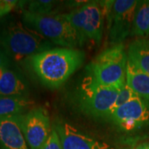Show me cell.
Wrapping results in <instances>:
<instances>
[{
  "label": "cell",
  "mask_w": 149,
  "mask_h": 149,
  "mask_svg": "<svg viewBox=\"0 0 149 149\" xmlns=\"http://www.w3.org/2000/svg\"><path fill=\"white\" fill-rule=\"evenodd\" d=\"M42 149H63L56 128H52L50 137L48 138L46 143L43 145Z\"/></svg>",
  "instance_id": "20"
},
{
  "label": "cell",
  "mask_w": 149,
  "mask_h": 149,
  "mask_svg": "<svg viewBox=\"0 0 149 149\" xmlns=\"http://www.w3.org/2000/svg\"><path fill=\"white\" fill-rule=\"evenodd\" d=\"M85 52L76 48L54 47L32 56L30 65L39 80L49 88H58L79 69Z\"/></svg>",
  "instance_id": "1"
},
{
  "label": "cell",
  "mask_w": 149,
  "mask_h": 149,
  "mask_svg": "<svg viewBox=\"0 0 149 149\" xmlns=\"http://www.w3.org/2000/svg\"><path fill=\"white\" fill-rule=\"evenodd\" d=\"M138 2L136 0L103 2L108 23V39L111 47L123 44L131 35Z\"/></svg>",
  "instance_id": "7"
},
{
  "label": "cell",
  "mask_w": 149,
  "mask_h": 149,
  "mask_svg": "<svg viewBox=\"0 0 149 149\" xmlns=\"http://www.w3.org/2000/svg\"><path fill=\"white\" fill-rule=\"evenodd\" d=\"M63 149H115L105 142L91 138L68 123L56 127Z\"/></svg>",
  "instance_id": "10"
},
{
  "label": "cell",
  "mask_w": 149,
  "mask_h": 149,
  "mask_svg": "<svg viewBox=\"0 0 149 149\" xmlns=\"http://www.w3.org/2000/svg\"><path fill=\"white\" fill-rule=\"evenodd\" d=\"M19 116L0 118V149H30L20 128Z\"/></svg>",
  "instance_id": "11"
},
{
  "label": "cell",
  "mask_w": 149,
  "mask_h": 149,
  "mask_svg": "<svg viewBox=\"0 0 149 149\" xmlns=\"http://www.w3.org/2000/svg\"><path fill=\"white\" fill-rule=\"evenodd\" d=\"M35 102L29 98L0 96V118L19 116L32 109Z\"/></svg>",
  "instance_id": "15"
},
{
  "label": "cell",
  "mask_w": 149,
  "mask_h": 149,
  "mask_svg": "<svg viewBox=\"0 0 149 149\" xmlns=\"http://www.w3.org/2000/svg\"><path fill=\"white\" fill-rule=\"evenodd\" d=\"M19 124L30 149H42L52 131L47 110L42 107L20 115Z\"/></svg>",
  "instance_id": "8"
},
{
  "label": "cell",
  "mask_w": 149,
  "mask_h": 149,
  "mask_svg": "<svg viewBox=\"0 0 149 149\" xmlns=\"http://www.w3.org/2000/svg\"><path fill=\"white\" fill-rule=\"evenodd\" d=\"M122 86H106L86 75L78 89V104L85 114L94 118H108L113 110Z\"/></svg>",
  "instance_id": "5"
},
{
  "label": "cell",
  "mask_w": 149,
  "mask_h": 149,
  "mask_svg": "<svg viewBox=\"0 0 149 149\" xmlns=\"http://www.w3.org/2000/svg\"><path fill=\"white\" fill-rule=\"evenodd\" d=\"M128 54L123 44L103 51L86 66L87 75L106 86H122L126 83Z\"/></svg>",
  "instance_id": "3"
},
{
  "label": "cell",
  "mask_w": 149,
  "mask_h": 149,
  "mask_svg": "<svg viewBox=\"0 0 149 149\" xmlns=\"http://www.w3.org/2000/svg\"><path fill=\"white\" fill-rule=\"evenodd\" d=\"M123 131L131 132L149 121V108L139 96L113 110L107 118Z\"/></svg>",
  "instance_id": "9"
},
{
  "label": "cell",
  "mask_w": 149,
  "mask_h": 149,
  "mask_svg": "<svg viewBox=\"0 0 149 149\" xmlns=\"http://www.w3.org/2000/svg\"><path fill=\"white\" fill-rule=\"evenodd\" d=\"M22 22L46 37L53 45L65 48L80 46L79 37L64 14L41 15L22 10Z\"/></svg>",
  "instance_id": "4"
},
{
  "label": "cell",
  "mask_w": 149,
  "mask_h": 149,
  "mask_svg": "<svg viewBox=\"0 0 149 149\" xmlns=\"http://www.w3.org/2000/svg\"><path fill=\"white\" fill-rule=\"evenodd\" d=\"M127 54L130 62L149 75V40L137 38L129 44Z\"/></svg>",
  "instance_id": "14"
},
{
  "label": "cell",
  "mask_w": 149,
  "mask_h": 149,
  "mask_svg": "<svg viewBox=\"0 0 149 149\" xmlns=\"http://www.w3.org/2000/svg\"><path fill=\"white\" fill-rule=\"evenodd\" d=\"M12 60L8 56V54L0 47V68L8 69L12 65Z\"/></svg>",
  "instance_id": "21"
},
{
  "label": "cell",
  "mask_w": 149,
  "mask_h": 149,
  "mask_svg": "<svg viewBox=\"0 0 149 149\" xmlns=\"http://www.w3.org/2000/svg\"><path fill=\"white\" fill-rule=\"evenodd\" d=\"M138 95L135 94V92L128 86L127 83H125L124 85H123L122 88L120 89V91H119L117 100L115 102V104H114V107H113V110L118 107L121 106L123 104H126L127 102L130 101L131 100H133V98H135Z\"/></svg>",
  "instance_id": "18"
},
{
  "label": "cell",
  "mask_w": 149,
  "mask_h": 149,
  "mask_svg": "<svg viewBox=\"0 0 149 149\" xmlns=\"http://www.w3.org/2000/svg\"><path fill=\"white\" fill-rule=\"evenodd\" d=\"M23 1L0 0V18L8 16L17 7H22Z\"/></svg>",
  "instance_id": "19"
},
{
  "label": "cell",
  "mask_w": 149,
  "mask_h": 149,
  "mask_svg": "<svg viewBox=\"0 0 149 149\" xmlns=\"http://www.w3.org/2000/svg\"><path fill=\"white\" fill-rule=\"evenodd\" d=\"M126 83L149 108V75L138 69L128 60Z\"/></svg>",
  "instance_id": "13"
},
{
  "label": "cell",
  "mask_w": 149,
  "mask_h": 149,
  "mask_svg": "<svg viewBox=\"0 0 149 149\" xmlns=\"http://www.w3.org/2000/svg\"><path fill=\"white\" fill-rule=\"evenodd\" d=\"M137 149H149V143L140 144Z\"/></svg>",
  "instance_id": "22"
},
{
  "label": "cell",
  "mask_w": 149,
  "mask_h": 149,
  "mask_svg": "<svg viewBox=\"0 0 149 149\" xmlns=\"http://www.w3.org/2000/svg\"><path fill=\"white\" fill-rule=\"evenodd\" d=\"M130 36L138 38L149 36V0L138 2Z\"/></svg>",
  "instance_id": "16"
},
{
  "label": "cell",
  "mask_w": 149,
  "mask_h": 149,
  "mask_svg": "<svg viewBox=\"0 0 149 149\" xmlns=\"http://www.w3.org/2000/svg\"><path fill=\"white\" fill-rule=\"evenodd\" d=\"M56 5V2L51 0H37V1H23L22 7L27 6L24 10L36 14L49 15L53 14L52 9Z\"/></svg>",
  "instance_id": "17"
},
{
  "label": "cell",
  "mask_w": 149,
  "mask_h": 149,
  "mask_svg": "<svg viewBox=\"0 0 149 149\" xmlns=\"http://www.w3.org/2000/svg\"><path fill=\"white\" fill-rule=\"evenodd\" d=\"M29 87L27 80L17 70L8 68L0 79V96L28 98Z\"/></svg>",
  "instance_id": "12"
},
{
  "label": "cell",
  "mask_w": 149,
  "mask_h": 149,
  "mask_svg": "<svg viewBox=\"0 0 149 149\" xmlns=\"http://www.w3.org/2000/svg\"><path fill=\"white\" fill-rule=\"evenodd\" d=\"M0 47L12 61L26 58L50 50L53 44L13 16L0 18Z\"/></svg>",
  "instance_id": "2"
},
{
  "label": "cell",
  "mask_w": 149,
  "mask_h": 149,
  "mask_svg": "<svg viewBox=\"0 0 149 149\" xmlns=\"http://www.w3.org/2000/svg\"><path fill=\"white\" fill-rule=\"evenodd\" d=\"M64 16L77 33L80 46L88 42L96 44L101 42L106 17L103 2L85 3Z\"/></svg>",
  "instance_id": "6"
}]
</instances>
